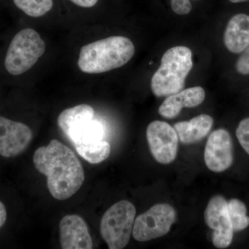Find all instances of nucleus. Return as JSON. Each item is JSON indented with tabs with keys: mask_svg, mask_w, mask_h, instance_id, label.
Returning a JSON list of instances; mask_svg holds the SVG:
<instances>
[{
	"mask_svg": "<svg viewBox=\"0 0 249 249\" xmlns=\"http://www.w3.org/2000/svg\"><path fill=\"white\" fill-rule=\"evenodd\" d=\"M34 163L36 170L47 177L49 193L58 200L74 196L84 182V170L79 160L56 139L36 150Z\"/></svg>",
	"mask_w": 249,
	"mask_h": 249,
	"instance_id": "1",
	"label": "nucleus"
},
{
	"mask_svg": "<svg viewBox=\"0 0 249 249\" xmlns=\"http://www.w3.org/2000/svg\"><path fill=\"white\" fill-rule=\"evenodd\" d=\"M134 53L135 47L129 38L111 36L82 47L78 65L85 73H104L124 66Z\"/></svg>",
	"mask_w": 249,
	"mask_h": 249,
	"instance_id": "2",
	"label": "nucleus"
},
{
	"mask_svg": "<svg viewBox=\"0 0 249 249\" xmlns=\"http://www.w3.org/2000/svg\"><path fill=\"white\" fill-rule=\"evenodd\" d=\"M191 49L176 46L167 50L151 80L152 92L157 97L169 96L183 90L193 68Z\"/></svg>",
	"mask_w": 249,
	"mask_h": 249,
	"instance_id": "3",
	"label": "nucleus"
},
{
	"mask_svg": "<svg viewBox=\"0 0 249 249\" xmlns=\"http://www.w3.org/2000/svg\"><path fill=\"white\" fill-rule=\"evenodd\" d=\"M46 45L40 34L31 28L17 31L6 46L2 58L4 73L18 78L27 73L45 53Z\"/></svg>",
	"mask_w": 249,
	"mask_h": 249,
	"instance_id": "4",
	"label": "nucleus"
},
{
	"mask_svg": "<svg viewBox=\"0 0 249 249\" xmlns=\"http://www.w3.org/2000/svg\"><path fill=\"white\" fill-rule=\"evenodd\" d=\"M65 134L74 145L78 155L90 163L98 164L107 160L110 155V145L103 141L104 127L93 119L77 123Z\"/></svg>",
	"mask_w": 249,
	"mask_h": 249,
	"instance_id": "5",
	"label": "nucleus"
},
{
	"mask_svg": "<svg viewBox=\"0 0 249 249\" xmlns=\"http://www.w3.org/2000/svg\"><path fill=\"white\" fill-rule=\"evenodd\" d=\"M136 208L132 203L123 200L111 206L103 214L100 231L109 249H124L133 230Z\"/></svg>",
	"mask_w": 249,
	"mask_h": 249,
	"instance_id": "6",
	"label": "nucleus"
},
{
	"mask_svg": "<svg viewBox=\"0 0 249 249\" xmlns=\"http://www.w3.org/2000/svg\"><path fill=\"white\" fill-rule=\"evenodd\" d=\"M176 219V211L170 205L156 204L135 219L132 235L139 242L163 237L168 233Z\"/></svg>",
	"mask_w": 249,
	"mask_h": 249,
	"instance_id": "7",
	"label": "nucleus"
},
{
	"mask_svg": "<svg viewBox=\"0 0 249 249\" xmlns=\"http://www.w3.org/2000/svg\"><path fill=\"white\" fill-rule=\"evenodd\" d=\"M147 142L155 160L170 164L178 156V137L176 130L164 121H155L147 126Z\"/></svg>",
	"mask_w": 249,
	"mask_h": 249,
	"instance_id": "8",
	"label": "nucleus"
},
{
	"mask_svg": "<svg viewBox=\"0 0 249 249\" xmlns=\"http://www.w3.org/2000/svg\"><path fill=\"white\" fill-rule=\"evenodd\" d=\"M206 225L213 230V244L217 249H227L231 245L234 230L224 196L211 198L204 211Z\"/></svg>",
	"mask_w": 249,
	"mask_h": 249,
	"instance_id": "9",
	"label": "nucleus"
},
{
	"mask_svg": "<svg viewBox=\"0 0 249 249\" xmlns=\"http://www.w3.org/2000/svg\"><path fill=\"white\" fill-rule=\"evenodd\" d=\"M33 138L27 124L0 116V155L12 158L22 154Z\"/></svg>",
	"mask_w": 249,
	"mask_h": 249,
	"instance_id": "10",
	"label": "nucleus"
},
{
	"mask_svg": "<svg viewBox=\"0 0 249 249\" xmlns=\"http://www.w3.org/2000/svg\"><path fill=\"white\" fill-rule=\"evenodd\" d=\"M231 137L227 130L218 129L208 139L204 150L206 166L214 173L229 169L233 162V147Z\"/></svg>",
	"mask_w": 249,
	"mask_h": 249,
	"instance_id": "11",
	"label": "nucleus"
},
{
	"mask_svg": "<svg viewBox=\"0 0 249 249\" xmlns=\"http://www.w3.org/2000/svg\"><path fill=\"white\" fill-rule=\"evenodd\" d=\"M60 242L63 249H91L93 242L88 224L77 214L62 218L60 224Z\"/></svg>",
	"mask_w": 249,
	"mask_h": 249,
	"instance_id": "12",
	"label": "nucleus"
},
{
	"mask_svg": "<svg viewBox=\"0 0 249 249\" xmlns=\"http://www.w3.org/2000/svg\"><path fill=\"white\" fill-rule=\"evenodd\" d=\"M205 97L206 93L201 87L181 90L178 93L167 96L159 108V113L166 119H174L180 114L182 108L199 106L204 102Z\"/></svg>",
	"mask_w": 249,
	"mask_h": 249,
	"instance_id": "13",
	"label": "nucleus"
},
{
	"mask_svg": "<svg viewBox=\"0 0 249 249\" xmlns=\"http://www.w3.org/2000/svg\"><path fill=\"white\" fill-rule=\"evenodd\" d=\"M224 45L229 52L240 53L249 45V16L235 15L228 22L224 36Z\"/></svg>",
	"mask_w": 249,
	"mask_h": 249,
	"instance_id": "14",
	"label": "nucleus"
},
{
	"mask_svg": "<svg viewBox=\"0 0 249 249\" xmlns=\"http://www.w3.org/2000/svg\"><path fill=\"white\" fill-rule=\"evenodd\" d=\"M213 124V119L208 114H202L191 121L178 122L174 125L180 142L184 144L199 142L209 133Z\"/></svg>",
	"mask_w": 249,
	"mask_h": 249,
	"instance_id": "15",
	"label": "nucleus"
},
{
	"mask_svg": "<svg viewBox=\"0 0 249 249\" xmlns=\"http://www.w3.org/2000/svg\"><path fill=\"white\" fill-rule=\"evenodd\" d=\"M93 116L92 107L86 104L78 105L62 111L58 116V124L65 134L73 124L85 119H93Z\"/></svg>",
	"mask_w": 249,
	"mask_h": 249,
	"instance_id": "16",
	"label": "nucleus"
},
{
	"mask_svg": "<svg viewBox=\"0 0 249 249\" xmlns=\"http://www.w3.org/2000/svg\"><path fill=\"white\" fill-rule=\"evenodd\" d=\"M228 211L234 231L245 230L249 226V217L245 203L240 199H232L227 202Z\"/></svg>",
	"mask_w": 249,
	"mask_h": 249,
	"instance_id": "17",
	"label": "nucleus"
},
{
	"mask_svg": "<svg viewBox=\"0 0 249 249\" xmlns=\"http://www.w3.org/2000/svg\"><path fill=\"white\" fill-rule=\"evenodd\" d=\"M14 6L32 18L43 16L52 10L53 0H13Z\"/></svg>",
	"mask_w": 249,
	"mask_h": 249,
	"instance_id": "18",
	"label": "nucleus"
},
{
	"mask_svg": "<svg viewBox=\"0 0 249 249\" xmlns=\"http://www.w3.org/2000/svg\"><path fill=\"white\" fill-rule=\"evenodd\" d=\"M236 136L240 145L249 155V118L241 121L236 130Z\"/></svg>",
	"mask_w": 249,
	"mask_h": 249,
	"instance_id": "19",
	"label": "nucleus"
},
{
	"mask_svg": "<svg viewBox=\"0 0 249 249\" xmlns=\"http://www.w3.org/2000/svg\"><path fill=\"white\" fill-rule=\"evenodd\" d=\"M170 4L174 12L180 16L190 14L193 8L191 0H170Z\"/></svg>",
	"mask_w": 249,
	"mask_h": 249,
	"instance_id": "20",
	"label": "nucleus"
},
{
	"mask_svg": "<svg viewBox=\"0 0 249 249\" xmlns=\"http://www.w3.org/2000/svg\"><path fill=\"white\" fill-rule=\"evenodd\" d=\"M236 70L240 74H249V45L242 52L236 62Z\"/></svg>",
	"mask_w": 249,
	"mask_h": 249,
	"instance_id": "21",
	"label": "nucleus"
},
{
	"mask_svg": "<svg viewBox=\"0 0 249 249\" xmlns=\"http://www.w3.org/2000/svg\"><path fill=\"white\" fill-rule=\"evenodd\" d=\"M77 6L80 7L91 8L96 4L98 0H70Z\"/></svg>",
	"mask_w": 249,
	"mask_h": 249,
	"instance_id": "22",
	"label": "nucleus"
},
{
	"mask_svg": "<svg viewBox=\"0 0 249 249\" xmlns=\"http://www.w3.org/2000/svg\"><path fill=\"white\" fill-rule=\"evenodd\" d=\"M6 220V210L4 205L0 201V228L3 227Z\"/></svg>",
	"mask_w": 249,
	"mask_h": 249,
	"instance_id": "23",
	"label": "nucleus"
},
{
	"mask_svg": "<svg viewBox=\"0 0 249 249\" xmlns=\"http://www.w3.org/2000/svg\"><path fill=\"white\" fill-rule=\"evenodd\" d=\"M232 3H240L244 2V1H249V0H229Z\"/></svg>",
	"mask_w": 249,
	"mask_h": 249,
	"instance_id": "24",
	"label": "nucleus"
}]
</instances>
